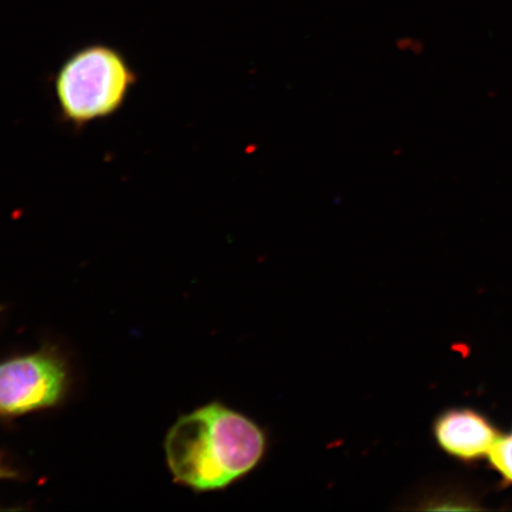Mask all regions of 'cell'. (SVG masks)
Instances as JSON below:
<instances>
[{
	"label": "cell",
	"mask_w": 512,
	"mask_h": 512,
	"mask_svg": "<svg viewBox=\"0 0 512 512\" xmlns=\"http://www.w3.org/2000/svg\"><path fill=\"white\" fill-rule=\"evenodd\" d=\"M266 433L248 416L211 402L179 418L164 441L176 483L195 492L228 488L264 459Z\"/></svg>",
	"instance_id": "6da1fadb"
},
{
	"label": "cell",
	"mask_w": 512,
	"mask_h": 512,
	"mask_svg": "<svg viewBox=\"0 0 512 512\" xmlns=\"http://www.w3.org/2000/svg\"><path fill=\"white\" fill-rule=\"evenodd\" d=\"M138 82L136 68L118 48L92 43L76 49L57 68L51 85L57 119L81 133L123 110Z\"/></svg>",
	"instance_id": "7a4b0ae2"
},
{
	"label": "cell",
	"mask_w": 512,
	"mask_h": 512,
	"mask_svg": "<svg viewBox=\"0 0 512 512\" xmlns=\"http://www.w3.org/2000/svg\"><path fill=\"white\" fill-rule=\"evenodd\" d=\"M66 363L48 349L0 362V418H17L60 405L67 394Z\"/></svg>",
	"instance_id": "3957f363"
},
{
	"label": "cell",
	"mask_w": 512,
	"mask_h": 512,
	"mask_svg": "<svg viewBox=\"0 0 512 512\" xmlns=\"http://www.w3.org/2000/svg\"><path fill=\"white\" fill-rule=\"evenodd\" d=\"M438 446L448 456L471 463L488 456L499 433L484 415L469 408H452L438 415L433 424Z\"/></svg>",
	"instance_id": "277c9868"
},
{
	"label": "cell",
	"mask_w": 512,
	"mask_h": 512,
	"mask_svg": "<svg viewBox=\"0 0 512 512\" xmlns=\"http://www.w3.org/2000/svg\"><path fill=\"white\" fill-rule=\"evenodd\" d=\"M492 469L503 478L505 484H512V433L499 435L488 454Z\"/></svg>",
	"instance_id": "5b68a950"
},
{
	"label": "cell",
	"mask_w": 512,
	"mask_h": 512,
	"mask_svg": "<svg viewBox=\"0 0 512 512\" xmlns=\"http://www.w3.org/2000/svg\"><path fill=\"white\" fill-rule=\"evenodd\" d=\"M17 477L18 473L16 471H12L8 466L0 462V479H12Z\"/></svg>",
	"instance_id": "8992f818"
},
{
	"label": "cell",
	"mask_w": 512,
	"mask_h": 512,
	"mask_svg": "<svg viewBox=\"0 0 512 512\" xmlns=\"http://www.w3.org/2000/svg\"><path fill=\"white\" fill-rule=\"evenodd\" d=\"M2 311H3V307H0V312H2Z\"/></svg>",
	"instance_id": "52a82bcc"
}]
</instances>
